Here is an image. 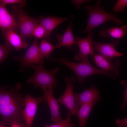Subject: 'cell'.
I'll return each instance as SVG.
<instances>
[{
    "label": "cell",
    "mask_w": 127,
    "mask_h": 127,
    "mask_svg": "<svg viewBox=\"0 0 127 127\" xmlns=\"http://www.w3.org/2000/svg\"><path fill=\"white\" fill-rule=\"evenodd\" d=\"M22 87L20 82L14 86H0V115L1 121L7 127L15 121L24 119L23 112L24 98L19 91Z\"/></svg>",
    "instance_id": "6da1fadb"
},
{
    "label": "cell",
    "mask_w": 127,
    "mask_h": 127,
    "mask_svg": "<svg viewBox=\"0 0 127 127\" xmlns=\"http://www.w3.org/2000/svg\"><path fill=\"white\" fill-rule=\"evenodd\" d=\"M48 61H55L63 64L71 69L76 75L80 85L83 84L85 79L88 76L95 74L104 75L110 77L113 80L115 77L112 74L102 69H98L93 67L88 57L79 63L70 61L64 58H52Z\"/></svg>",
    "instance_id": "7a4b0ae2"
},
{
    "label": "cell",
    "mask_w": 127,
    "mask_h": 127,
    "mask_svg": "<svg viewBox=\"0 0 127 127\" xmlns=\"http://www.w3.org/2000/svg\"><path fill=\"white\" fill-rule=\"evenodd\" d=\"M100 1L98 0L94 6L84 7L88 11L89 16L87 26L83 33L91 32L95 28L110 20L114 21L117 25L122 23V21L117 18L116 15L106 12L104 7L100 6Z\"/></svg>",
    "instance_id": "3957f363"
},
{
    "label": "cell",
    "mask_w": 127,
    "mask_h": 127,
    "mask_svg": "<svg viewBox=\"0 0 127 127\" xmlns=\"http://www.w3.org/2000/svg\"><path fill=\"white\" fill-rule=\"evenodd\" d=\"M44 63L43 61L38 66L34 64L31 65V67L34 69V72L33 75L28 78L27 82L28 84H33L34 88L48 86L55 88L58 84L57 79L55 75L59 71L60 68L57 67L47 70L44 67Z\"/></svg>",
    "instance_id": "277c9868"
},
{
    "label": "cell",
    "mask_w": 127,
    "mask_h": 127,
    "mask_svg": "<svg viewBox=\"0 0 127 127\" xmlns=\"http://www.w3.org/2000/svg\"><path fill=\"white\" fill-rule=\"evenodd\" d=\"M11 8L12 14L18 19L19 35L23 40L25 41L27 38L32 36L33 30L39 23L38 20L29 16L16 5H13Z\"/></svg>",
    "instance_id": "5b68a950"
},
{
    "label": "cell",
    "mask_w": 127,
    "mask_h": 127,
    "mask_svg": "<svg viewBox=\"0 0 127 127\" xmlns=\"http://www.w3.org/2000/svg\"><path fill=\"white\" fill-rule=\"evenodd\" d=\"M44 57L40 53L37 38L35 37L32 45L25 53L20 56H15L13 60L17 61L20 72L27 70L33 64H39L43 61Z\"/></svg>",
    "instance_id": "8992f818"
},
{
    "label": "cell",
    "mask_w": 127,
    "mask_h": 127,
    "mask_svg": "<svg viewBox=\"0 0 127 127\" xmlns=\"http://www.w3.org/2000/svg\"><path fill=\"white\" fill-rule=\"evenodd\" d=\"M24 98L25 105L23 112V119L27 127H32L39 104L40 103L45 105L48 104L43 97H35L25 93Z\"/></svg>",
    "instance_id": "52a82bcc"
},
{
    "label": "cell",
    "mask_w": 127,
    "mask_h": 127,
    "mask_svg": "<svg viewBox=\"0 0 127 127\" xmlns=\"http://www.w3.org/2000/svg\"><path fill=\"white\" fill-rule=\"evenodd\" d=\"M66 83V87L63 94L58 99L61 104L65 106L71 115H75L77 111L75 99V94L73 90L74 83L75 81L74 75L64 79Z\"/></svg>",
    "instance_id": "ba28073f"
},
{
    "label": "cell",
    "mask_w": 127,
    "mask_h": 127,
    "mask_svg": "<svg viewBox=\"0 0 127 127\" xmlns=\"http://www.w3.org/2000/svg\"><path fill=\"white\" fill-rule=\"evenodd\" d=\"M94 33L88 32L87 36L83 38L77 37L76 38V44L79 47V52L76 53L74 58L76 60L82 61L90 55L92 57L94 55V48L92 44V39Z\"/></svg>",
    "instance_id": "9c48e42d"
},
{
    "label": "cell",
    "mask_w": 127,
    "mask_h": 127,
    "mask_svg": "<svg viewBox=\"0 0 127 127\" xmlns=\"http://www.w3.org/2000/svg\"><path fill=\"white\" fill-rule=\"evenodd\" d=\"M41 88L44 92L43 97L49 107L52 121L56 123L63 121L64 119L61 118L60 115L59 102L58 99L54 96L52 87L48 86Z\"/></svg>",
    "instance_id": "30bf717a"
},
{
    "label": "cell",
    "mask_w": 127,
    "mask_h": 127,
    "mask_svg": "<svg viewBox=\"0 0 127 127\" xmlns=\"http://www.w3.org/2000/svg\"><path fill=\"white\" fill-rule=\"evenodd\" d=\"M119 44V42L114 39L109 43H99L92 41L95 50L104 58L110 61L114 58L123 56L122 53L117 51L115 48V46Z\"/></svg>",
    "instance_id": "8fae6325"
},
{
    "label": "cell",
    "mask_w": 127,
    "mask_h": 127,
    "mask_svg": "<svg viewBox=\"0 0 127 127\" xmlns=\"http://www.w3.org/2000/svg\"><path fill=\"white\" fill-rule=\"evenodd\" d=\"M75 96L77 111L79 107L83 104L93 102L97 103L101 99L99 90L94 84L82 92L75 93Z\"/></svg>",
    "instance_id": "7c38bea8"
},
{
    "label": "cell",
    "mask_w": 127,
    "mask_h": 127,
    "mask_svg": "<svg viewBox=\"0 0 127 127\" xmlns=\"http://www.w3.org/2000/svg\"><path fill=\"white\" fill-rule=\"evenodd\" d=\"M68 17H60L53 16H41L38 19L39 23L43 26L45 31L44 39L48 42L50 40V35L53 30L59 25L67 20Z\"/></svg>",
    "instance_id": "4fadbf2b"
},
{
    "label": "cell",
    "mask_w": 127,
    "mask_h": 127,
    "mask_svg": "<svg viewBox=\"0 0 127 127\" xmlns=\"http://www.w3.org/2000/svg\"><path fill=\"white\" fill-rule=\"evenodd\" d=\"M94 60L96 65L110 73L115 77L119 75V68L121 64L120 61L116 60L114 62L108 60L99 54L94 56Z\"/></svg>",
    "instance_id": "5bb4252c"
},
{
    "label": "cell",
    "mask_w": 127,
    "mask_h": 127,
    "mask_svg": "<svg viewBox=\"0 0 127 127\" xmlns=\"http://www.w3.org/2000/svg\"><path fill=\"white\" fill-rule=\"evenodd\" d=\"M15 18L13 15L8 12L5 5L0 2V28L1 30L9 29L14 31L19 29L18 22Z\"/></svg>",
    "instance_id": "9a60e30c"
},
{
    "label": "cell",
    "mask_w": 127,
    "mask_h": 127,
    "mask_svg": "<svg viewBox=\"0 0 127 127\" xmlns=\"http://www.w3.org/2000/svg\"><path fill=\"white\" fill-rule=\"evenodd\" d=\"M3 38L6 42L13 47L16 50L18 51L22 48L25 49L28 46V44L23 40L20 35L14 30L9 29L1 30Z\"/></svg>",
    "instance_id": "2e32d148"
},
{
    "label": "cell",
    "mask_w": 127,
    "mask_h": 127,
    "mask_svg": "<svg viewBox=\"0 0 127 127\" xmlns=\"http://www.w3.org/2000/svg\"><path fill=\"white\" fill-rule=\"evenodd\" d=\"M71 22L69 23L67 29L61 36L57 34L56 38L58 42L56 45V48H60L62 46H65L70 49H72V46L76 43V41L75 39L72 31Z\"/></svg>",
    "instance_id": "e0dca14e"
},
{
    "label": "cell",
    "mask_w": 127,
    "mask_h": 127,
    "mask_svg": "<svg viewBox=\"0 0 127 127\" xmlns=\"http://www.w3.org/2000/svg\"><path fill=\"white\" fill-rule=\"evenodd\" d=\"M97 103L93 102L80 106L76 113L79 119V127H86L87 119L94 106Z\"/></svg>",
    "instance_id": "ac0fdd59"
},
{
    "label": "cell",
    "mask_w": 127,
    "mask_h": 127,
    "mask_svg": "<svg viewBox=\"0 0 127 127\" xmlns=\"http://www.w3.org/2000/svg\"><path fill=\"white\" fill-rule=\"evenodd\" d=\"M127 31V25H124L120 27H114L106 28L101 30L99 32L100 35L106 37L108 35L118 39L122 38Z\"/></svg>",
    "instance_id": "d6986e66"
},
{
    "label": "cell",
    "mask_w": 127,
    "mask_h": 127,
    "mask_svg": "<svg viewBox=\"0 0 127 127\" xmlns=\"http://www.w3.org/2000/svg\"><path fill=\"white\" fill-rule=\"evenodd\" d=\"M55 48V46L43 39L42 40L39 46V49L41 55L44 57H45L48 59L49 55Z\"/></svg>",
    "instance_id": "ffe728a7"
},
{
    "label": "cell",
    "mask_w": 127,
    "mask_h": 127,
    "mask_svg": "<svg viewBox=\"0 0 127 127\" xmlns=\"http://www.w3.org/2000/svg\"><path fill=\"white\" fill-rule=\"evenodd\" d=\"M71 114L69 112L67 114L66 119L63 121L50 125H46L44 127H75V124L71 123L70 118Z\"/></svg>",
    "instance_id": "44dd1931"
},
{
    "label": "cell",
    "mask_w": 127,
    "mask_h": 127,
    "mask_svg": "<svg viewBox=\"0 0 127 127\" xmlns=\"http://www.w3.org/2000/svg\"><path fill=\"white\" fill-rule=\"evenodd\" d=\"M12 47L8 42H5L3 45L0 44V63L5 60Z\"/></svg>",
    "instance_id": "7402d4cb"
},
{
    "label": "cell",
    "mask_w": 127,
    "mask_h": 127,
    "mask_svg": "<svg viewBox=\"0 0 127 127\" xmlns=\"http://www.w3.org/2000/svg\"><path fill=\"white\" fill-rule=\"evenodd\" d=\"M45 31L43 26L40 24H37L34 27L32 33V36L41 39L44 37Z\"/></svg>",
    "instance_id": "603a6c76"
},
{
    "label": "cell",
    "mask_w": 127,
    "mask_h": 127,
    "mask_svg": "<svg viewBox=\"0 0 127 127\" xmlns=\"http://www.w3.org/2000/svg\"><path fill=\"white\" fill-rule=\"evenodd\" d=\"M127 6V0H118L112 8L114 12H121Z\"/></svg>",
    "instance_id": "cb8c5ba5"
},
{
    "label": "cell",
    "mask_w": 127,
    "mask_h": 127,
    "mask_svg": "<svg viewBox=\"0 0 127 127\" xmlns=\"http://www.w3.org/2000/svg\"><path fill=\"white\" fill-rule=\"evenodd\" d=\"M26 1L24 0H0V2L6 5L8 4H18V7L21 8L25 6Z\"/></svg>",
    "instance_id": "d4e9b609"
},
{
    "label": "cell",
    "mask_w": 127,
    "mask_h": 127,
    "mask_svg": "<svg viewBox=\"0 0 127 127\" xmlns=\"http://www.w3.org/2000/svg\"><path fill=\"white\" fill-rule=\"evenodd\" d=\"M120 83L125 87V89L123 92V100L121 107L122 110H124L127 107V83L126 80H123L121 81Z\"/></svg>",
    "instance_id": "484cf974"
},
{
    "label": "cell",
    "mask_w": 127,
    "mask_h": 127,
    "mask_svg": "<svg viewBox=\"0 0 127 127\" xmlns=\"http://www.w3.org/2000/svg\"><path fill=\"white\" fill-rule=\"evenodd\" d=\"M91 0H71V3L74 5L77 9H79L80 8L81 5L83 3L86 2H88Z\"/></svg>",
    "instance_id": "4316f807"
},
{
    "label": "cell",
    "mask_w": 127,
    "mask_h": 127,
    "mask_svg": "<svg viewBox=\"0 0 127 127\" xmlns=\"http://www.w3.org/2000/svg\"><path fill=\"white\" fill-rule=\"evenodd\" d=\"M115 123L118 127H127V117L122 119H117Z\"/></svg>",
    "instance_id": "83f0119b"
},
{
    "label": "cell",
    "mask_w": 127,
    "mask_h": 127,
    "mask_svg": "<svg viewBox=\"0 0 127 127\" xmlns=\"http://www.w3.org/2000/svg\"><path fill=\"white\" fill-rule=\"evenodd\" d=\"M11 127H25V125L22 123L21 122L15 121L12 123Z\"/></svg>",
    "instance_id": "f1b7e54d"
},
{
    "label": "cell",
    "mask_w": 127,
    "mask_h": 127,
    "mask_svg": "<svg viewBox=\"0 0 127 127\" xmlns=\"http://www.w3.org/2000/svg\"><path fill=\"white\" fill-rule=\"evenodd\" d=\"M0 127H7L0 121Z\"/></svg>",
    "instance_id": "f546056e"
},
{
    "label": "cell",
    "mask_w": 127,
    "mask_h": 127,
    "mask_svg": "<svg viewBox=\"0 0 127 127\" xmlns=\"http://www.w3.org/2000/svg\"><path fill=\"white\" fill-rule=\"evenodd\" d=\"M25 127H27L25 125Z\"/></svg>",
    "instance_id": "4dcf8cb0"
}]
</instances>
